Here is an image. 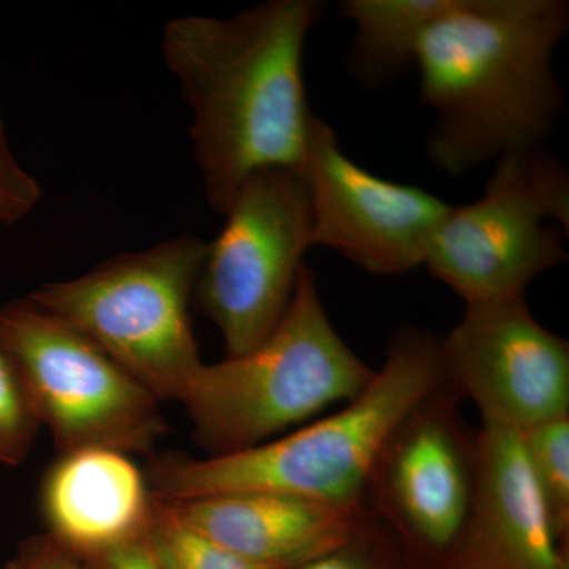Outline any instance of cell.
Wrapping results in <instances>:
<instances>
[{
    "label": "cell",
    "instance_id": "22",
    "mask_svg": "<svg viewBox=\"0 0 569 569\" xmlns=\"http://www.w3.org/2000/svg\"><path fill=\"white\" fill-rule=\"evenodd\" d=\"M93 569H160L149 552L146 538L122 548L112 549L89 560Z\"/></svg>",
    "mask_w": 569,
    "mask_h": 569
},
{
    "label": "cell",
    "instance_id": "24",
    "mask_svg": "<svg viewBox=\"0 0 569 569\" xmlns=\"http://www.w3.org/2000/svg\"><path fill=\"white\" fill-rule=\"evenodd\" d=\"M458 569H466V568H459V567H458Z\"/></svg>",
    "mask_w": 569,
    "mask_h": 569
},
{
    "label": "cell",
    "instance_id": "11",
    "mask_svg": "<svg viewBox=\"0 0 569 569\" xmlns=\"http://www.w3.org/2000/svg\"><path fill=\"white\" fill-rule=\"evenodd\" d=\"M448 383L485 421L523 430L569 415V343L535 320L526 296L466 306L441 337Z\"/></svg>",
    "mask_w": 569,
    "mask_h": 569
},
{
    "label": "cell",
    "instance_id": "17",
    "mask_svg": "<svg viewBox=\"0 0 569 569\" xmlns=\"http://www.w3.org/2000/svg\"><path fill=\"white\" fill-rule=\"evenodd\" d=\"M527 460L552 519L568 542L569 535V415L520 430Z\"/></svg>",
    "mask_w": 569,
    "mask_h": 569
},
{
    "label": "cell",
    "instance_id": "6",
    "mask_svg": "<svg viewBox=\"0 0 569 569\" xmlns=\"http://www.w3.org/2000/svg\"><path fill=\"white\" fill-rule=\"evenodd\" d=\"M569 174L545 148L496 162L485 193L451 206L427 244L425 266L466 306L526 296L568 260Z\"/></svg>",
    "mask_w": 569,
    "mask_h": 569
},
{
    "label": "cell",
    "instance_id": "20",
    "mask_svg": "<svg viewBox=\"0 0 569 569\" xmlns=\"http://www.w3.org/2000/svg\"><path fill=\"white\" fill-rule=\"evenodd\" d=\"M41 200V187L18 162L10 146L0 148V223L24 220Z\"/></svg>",
    "mask_w": 569,
    "mask_h": 569
},
{
    "label": "cell",
    "instance_id": "5",
    "mask_svg": "<svg viewBox=\"0 0 569 569\" xmlns=\"http://www.w3.org/2000/svg\"><path fill=\"white\" fill-rule=\"evenodd\" d=\"M204 253L200 238L178 236L26 298L91 339L160 402H181L204 365L189 313Z\"/></svg>",
    "mask_w": 569,
    "mask_h": 569
},
{
    "label": "cell",
    "instance_id": "16",
    "mask_svg": "<svg viewBox=\"0 0 569 569\" xmlns=\"http://www.w3.org/2000/svg\"><path fill=\"white\" fill-rule=\"evenodd\" d=\"M146 545L160 569H274L239 556L176 518L153 497Z\"/></svg>",
    "mask_w": 569,
    "mask_h": 569
},
{
    "label": "cell",
    "instance_id": "4",
    "mask_svg": "<svg viewBox=\"0 0 569 569\" xmlns=\"http://www.w3.org/2000/svg\"><path fill=\"white\" fill-rule=\"evenodd\" d=\"M373 373L336 331L305 264L271 336L249 353L201 366L181 403L209 456L234 455L350 402Z\"/></svg>",
    "mask_w": 569,
    "mask_h": 569
},
{
    "label": "cell",
    "instance_id": "13",
    "mask_svg": "<svg viewBox=\"0 0 569 569\" xmlns=\"http://www.w3.org/2000/svg\"><path fill=\"white\" fill-rule=\"evenodd\" d=\"M157 500L183 523L224 548L274 569L298 568L336 548L367 512L365 507H342L280 492Z\"/></svg>",
    "mask_w": 569,
    "mask_h": 569
},
{
    "label": "cell",
    "instance_id": "7",
    "mask_svg": "<svg viewBox=\"0 0 569 569\" xmlns=\"http://www.w3.org/2000/svg\"><path fill=\"white\" fill-rule=\"evenodd\" d=\"M0 339L61 455L89 448L152 455L168 432L160 400L144 385L28 298L0 307Z\"/></svg>",
    "mask_w": 569,
    "mask_h": 569
},
{
    "label": "cell",
    "instance_id": "8",
    "mask_svg": "<svg viewBox=\"0 0 569 569\" xmlns=\"http://www.w3.org/2000/svg\"><path fill=\"white\" fill-rule=\"evenodd\" d=\"M222 230L206 244L198 305L222 332L228 358L271 336L312 249L309 192L299 171L271 168L246 179Z\"/></svg>",
    "mask_w": 569,
    "mask_h": 569
},
{
    "label": "cell",
    "instance_id": "9",
    "mask_svg": "<svg viewBox=\"0 0 569 569\" xmlns=\"http://www.w3.org/2000/svg\"><path fill=\"white\" fill-rule=\"evenodd\" d=\"M462 400L447 381L419 402L392 430L367 482V511L433 559H455L473 507L478 432Z\"/></svg>",
    "mask_w": 569,
    "mask_h": 569
},
{
    "label": "cell",
    "instance_id": "18",
    "mask_svg": "<svg viewBox=\"0 0 569 569\" xmlns=\"http://www.w3.org/2000/svg\"><path fill=\"white\" fill-rule=\"evenodd\" d=\"M40 427L20 369L0 339V466H20Z\"/></svg>",
    "mask_w": 569,
    "mask_h": 569
},
{
    "label": "cell",
    "instance_id": "19",
    "mask_svg": "<svg viewBox=\"0 0 569 569\" xmlns=\"http://www.w3.org/2000/svg\"><path fill=\"white\" fill-rule=\"evenodd\" d=\"M392 531L367 511L346 541L295 569H383L381 546Z\"/></svg>",
    "mask_w": 569,
    "mask_h": 569
},
{
    "label": "cell",
    "instance_id": "2",
    "mask_svg": "<svg viewBox=\"0 0 569 569\" xmlns=\"http://www.w3.org/2000/svg\"><path fill=\"white\" fill-rule=\"evenodd\" d=\"M568 29L567 0H455L429 26L417 69L438 171L459 178L541 148L565 110L553 58Z\"/></svg>",
    "mask_w": 569,
    "mask_h": 569
},
{
    "label": "cell",
    "instance_id": "15",
    "mask_svg": "<svg viewBox=\"0 0 569 569\" xmlns=\"http://www.w3.org/2000/svg\"><path fill=\"white\" fill-rule=\"evenodd\" d=\"M455 0H343L340 14L355 24L348 69L367 88H383L417 67L419 44Z\"/></svg>",
    "mask_w": 569,
    "mask_h": 569
},
{
    "label": "cell",
    "instance_id": "10",
    "mask_svg": "<svg viewBox=\"0 0 569 569\" xmlns=\"http://www.w3.org/2000/svg\"><path fill=\"white\" fill-rule=\"evenodd\" d=\"M299 174L309 192L312 247L323 246L373 276L425 266L427 244L451 204L418 186L369 173L313 118Z\"/></svg>",
    "mask_w": 569,
    "mask_h": 569
},
{
    "label": "cell",
    "instance_id": "3",
    "mask_svg": "<svg viewBox=\"0 0 569 569\" xmlns=\"http://www.w3.org/2000/svg\"><path fill=\"white\" fill-rule=\"evenodd\" d=\"M447 381L441 337L402 326L370 383L342 410L234 455L153 458L149 489L163 500L280 492L365 507L367 482L392 430Z\"/></svg>",
    "mask_w": 569,
    "mask_h": 569
},
{
    "label": "cell",
    "instance_id": "12",
    "mask_svg": "<svg viewBox=\"0 0 569 569\" xmlns=\"http://www.w3.org/2000/svg\"><path fill=\"white\" fill-rule=\"evenodd\" d=\"M477 488L455 561L466 569H568L520 430L481 419Z\"/></svg>",
    "mask_w": 569,
    "mask_h": 569
},
{
    "label": "cell",
    "instance_id": "23",
    "mask_svg": "<svg viewBox=\"0 0 569 569\" xmlns=\"http://www.w3.org/2000/svg\"><path fill=\"white\" fill-rule=\"evenodd\" d=\"M3 146H9V141H7L6 123H3L2 112H0V148Z\"/></svg>",
    "mask_w": 569,
    "mask_h": 569
},
{
    "label": "cell",
    "instance_id": "21",
    "mask_svg": "<svg viewBox=\"0 0 569 569\" xmlns=\"http://www.w3.org/2000/svg\"><path fill=\"white\" fill-rule=\"evenodd\" d=\"M3 569H93L88 560L67 549L50 535L22 542Z\"/></svg>",
    "mask_w": 569,
    "mask_h": 569
},
{
    "label": "cell",
    "instance_id": "14",
    "mask_svg": "<svg viewBox=\"0 0 569 569\" xmlns=\"http://www.w3.org/2000/svg\"><path fill=\"white\" fill-rule=\"evenodd\" d=\"M40 508L48 535L89 561L144 539L153 498L129 455L89 448L66 452L48 468Z\"/></svg>",
    "mask_w": 569,
    "mask_h": 569
},
{
    "label": "cell",
    "instance_id": "1",
    "mask_svg": "<svg viewBox=\"0 0 569 569\" xmlns=\"http://www.w3.org/2000/svg\"><path fill=\"white\" fill-rule=\"evenodd\" d=\"M323 10L318 0H266L234 17L164 26V66L192 111L194 160L213 211L223 216L258 171L301 168L316 118L302 63Z\"/></svg>",
    "mask_w": 569,
    "mask_h": 569
}]
</instances>
